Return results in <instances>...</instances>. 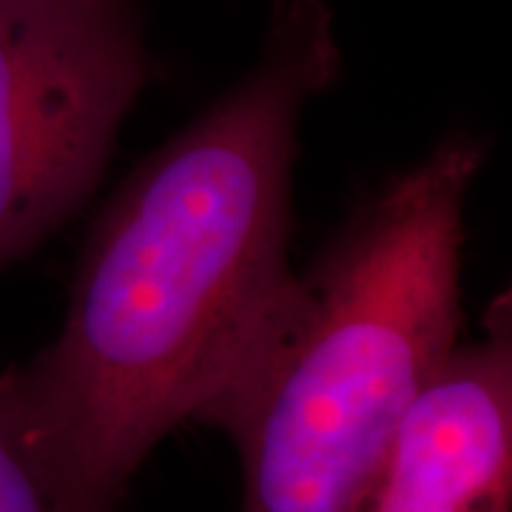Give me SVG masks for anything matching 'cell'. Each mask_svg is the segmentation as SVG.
<instances>
[{
	"label": "cell",
	"instance_id": "2",
	"mask_svg": "<svg viewBox=\"0 0 512 512\" xmlns=\"http://www.w3.org/2000/svg\"><path fill=\"white\" fill-rule=\"evenodd\" d=\"M456 134L367 200L288 291L197 421L242 464V512H353L458 348L467 194Z\"/></svg>",
	"mask_w": 512,
	"mask_h": 512
},
{
	"label": "cell",
	"instance_id": "3",
	"mask_svg": "<svg viewBox=\"0 0 512 512\" xmlns=\"http://www.w3.org/2000/svg\"><path fill=\"white\" fill-rule=\"evenodd\" d=\"M143 83L131 0H0V268L92 194Z\"/></svg>",
	"mask_w": 512,
	"mask_h": 512
},
{
	"label": "cell",
	"instance_id": "6",
	"mask_svg": "<svg viewBox=\"0 0 512 512\" xmlns=\"http://www.w3.org/2000/svg\"><path fill=\"white\" fill-rule=\"evenodd\" d=\"M282 3H285V0H274V9H279V6H282Z\"/></svg>",
	"mask_w": 512,
	"mask_h": 512
},
{
	"label": "cell",
	"instance_id": "1",
	"mask_svg": "<svg viewBox=\"0 0 512 512\" xmlns=\"http://www.w3.org/2000/svg\"><path fill=\"white\" fill-rule=\"evenodd\" d=\"M339 66L325 0L274 9L254 69L106 208L55 342L12 370L37 436L100 510L197 421L288 291L299 123Z\"/></svg>",
	"mask_w": 512,
	"mask_h": 512
},
{
	"label": "cell",
	"instance_id": "5",
	"mask_svg": "<svg viewBox=\"0 0 512 512\" xmlns=\"http://www.w3.org/2000/svg\"><path fill=\"white\" fill-rule=\"evenodd\" d=\"M0 512H106L74 487L37 436L12 370L0 373Z\"/></svg>",
	"mask_w": 512,
	"mask_h": 512
},
{
	"label": "cell",
	"instance_id": "4",
	"mask_svg": "<svg viewBox=\"0 0 512 512\" xmlns=\"http://www.w3.org/2000/svg\"><path fill=\"white\" fill-rule=\"evenodd\" d=\"M512 319L498 296L484 339L458 345L410 407L353 512H510Z\"/></svg>",
	"mask_w": 512,
	"mask_h": 512
}]
</instances>
